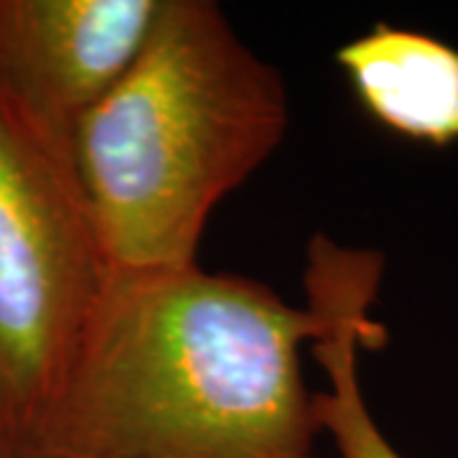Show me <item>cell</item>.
Here are the masks:
<instances>
[{"label": "cell", "instance_id": "7a4b0ae2", "mask_svg": "<svg viewBox=\"0 0 458 458\" xmlns=\"http://www.w3.org/2000/svg\"><path fill=\"white\" fill-rule=\"evenodd\" d=\"M288 92L212 0H161L132 64L77 125L113 270L197 265L207 219L280 146Z\"/></svg>", "mask_w": 458, "mask_h": 458}, {"label": "cell", "instance_id": "277c9868", "mask_svg": "<svg viewBox=\"0 0 458 458\" xmlns=\"http://www.w3.org/2000/svg\"><path fill=\"white\" fill-rule=\"evenodd\" d=\"M161 0H0V87L56 138L132 64Z\"/></svg>", "mask_w": 458, "mask_h": 458}, {"label": "cell", "instance_id": "3957f363", "mask_svg": "<svg viewBox=\"0 0 458 458\" xmlns=\"http://www.w3.org/2000/svg\"><path fill=\"white\" fill-rule=\"evenodd\" d=\"M110 273L77 148L0 87V458L49 408Z\"/></svg>", "mask_w": 458, "mask_h": 458}, {"label": "cell", "instance_id": "6da1fadb", "mask_svg": "<svg viewBox=\"0 0 458 458\" xmlns=\"http://www.w3.org/2000/svg\"><path fill=\"white\" fill-rule=\"evenodd\" d=\"M344 250L311 240L306 309L199 262L113 270L13 458H321L301 344L331 327Z\"/></svg>", "mask_w": 458, "mask_h": 458}, {"label": "cell", "instance_id": "8992f818", "mask_svg": "<svg viewBox=\"0 0 458 458\" xmlns=\"http://www.w3.org/2000/svg\"><path fill=\"white\" fill-rule=\"evenodd\" d=\"M377 295L372 280H346L336 293L331 327L313 342V357L328 377V390L316 393V415L339 458H405L377 426L361 393L360 352L387 342V328L369 316Z\"/></svg>", "mask_w": 458, "mask_h": 458}, {"label": "cell", "instance_id": "5b68a950", "mask_svg": "<svg viewBox=\"0 0 458 458\" xmlns=\"http://www.w3.org/2000/svg\"><path fill=\"white\" fill-rule=\"evenodd\" d=\"M336 62L367 113L405 138L458 140V51L420 31L377 23L344 44Z\"/></svg>", "mask_w": 458, "mask_h": 458}]
</instances>
